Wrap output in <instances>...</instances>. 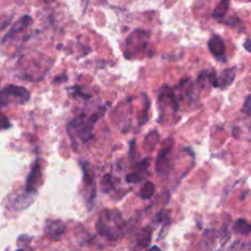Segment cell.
Masks as SVG:
<instances>
[{"mask_svg": "<svg viewBox=\"0 0 251 251\" xmlns=\"http://www.w3.org/2000/svg\"><path fill=\"white\" fill-rule=\"evenodd\" d=\"M126 223L117 210L104 209L101 211L97 223L96 229L100 235L109 240H118L121 238L125 231Z\"/></svg>", "mask_w": 251, "mask_h": 251, "instance_id": "1", "label": "cell"}, {"mask_svg": "<svg viewBox=\"0 0 251 251\" xmlns=\"http://www.w3.org/2000/svg\"><path fill=\"white\" fill-rule=\"evenodd\" d=\"M103 112L104 110L100 109L99 112L93 113L90 117H86L84 113L75 117L67 126V131L69 135L71 136L75 132L83 143L87 142L93 137V126L101 118V116H103Z\"/></svg>", "mask_w": 251, "mask_h": 251, "instance_id": "2", "label": "cell"}, {"mask_svg": "<svg viewBox=\"0 0 251 251\" xmlns=\"http://www.w3.org/2000/svg\"><path fill=\"white\" fill-rule=\"evenodd\" d=\"M30 98L28 90L20 85H8L0 90V105H23L26 103Z\"/></svg>", "mask_w": 251, "mask_h": 251, "instance_id": "3", "label": "cell"}, {"mask_svg": "<svg viewBox=\"0 0 251 251\" xmlns=\"http://www.w3.org/2000/svg\"><path fill=\"white\" fill-rule=\"evenodd\" d=\"M148 38L149 33L147 31L140 28L134 29L126 40V50H125L124 56L127 59H130L132 52H139L140 50H144L147 47Z\"/></svg>", "mask_w": 251, "mask_h": 251, "instance_id": "4", "label": "cell"}, {"mask_svg": "<svg viewBox=\"0 0 251 251\" xmlns=\"http://www.w3.org/2000/svg\"><path fill=\"white\" fill-rule=\"evenodd\" d=\"M82 171H83V181H84V189H85V199L88 205H91L93 200L95 199L96 195V188H95V180H94V174L91 170L88 162H80Z\"/></svg>", "mask_w": 251, "mask_h": 251, "instance_id": "5", "label": "cell"}, {"mask_svg": "<svg viewBox=\"0 0 251 251\" xmlns=\"http://www.w3.org/2000/svg\"><path fill=\"white\" fill-rule=\"evenodd\" d=\"M208 49L210 53L218 60L223 63L226 61V44L222 38V36L218 34H214L210 37L208 40Z\"/></svg>", "mask_w": 251, "mask_h": 251, "instance_id": "6", "label": "cell"}, {"mask_svg": "<svg viewBox=\"0 0 251 251\" xmlns=\"http://www.w3.org/2000/svg\"><path fill=\"white\" fill-rule=\"evenodd\" d=\"M66 226L60 220H47L45 222L44 233L51 240H60L65 233Z\"/></svg>", "mask_w": 251, "mask_h": 251, "instance_id": "7", "label": "cell"}, {"mask_svg": "<svg viewBox=\"0 0 251 251\" xmlns=\"http://www.w3.org/2000/svg\"><path fill=\"white\" fill-rule=\"evenodd\" d=\"M172 144L164 146L158 154V157L156 159V171L160 176L167 174L171 170L172 165L170 160V154L172 151Z\"/></svg>", "mask_w": 251, "mask_h": 251, "instance_id": "8", "label": "cell"}, {"mask_svg": "<svg viewBox=\"0 0 251 251\" xmlns=\"http://www.w3.org/2000/svg\"><path fill=\"white\" fill-rule=\"evenodd\" d=\"M34 197H35V193L27 192L25 190L20 194L12 196L9 204L13 210H23L28 207L33 202Z\"/></svg>", "mask_w": 251, "mask_h": 251, "instance_id": "9", "label": "cell"}, {"mask_svg": "<svg viewBox=\"0 0 251 251\" xmlns=\"http://www.w3.org/2000/svg\"><path fill=\"white\" fill-rule=\"evenodd\" d=\"M32 23V18L30 16H24L22 17L19 21H17L12 27L10 28V30L6 33V35L3 38V43L4 42H8L9 40H11L13 37H15L17 34L23 32L25 29H26Z\"/></svg>", "mask_w": 251, "mask_h": 251, "instance_id": "10", "label": "cell"}, {"mask_svg": "<svg viewBox=\"0 0 251 251\" xmlns=\"http://www.w3.org/2000/svg\"><path fill=\"white\" fill-rule=\"evenodd\" d=\"M149 163L150 161L148 158H144L142 161L137 163L135 165L136 171L126 176V181L130 183H137L145 178L147 176V169L149 167Z\"/></svg>", "mask_w": 251, "mask_h": 251, "instance_id": "11", "label": "cell"}, {"mask_svg": "<svg viewBox=\"0 0 251 251\" xmlns=\"http://www.w3.org/2000/svg\"><path fill=\"white\" fill-rule=\"evenodd\" d=\"M41 176V168H40V162L37 159L36 162L34 163L27 178H26V183H25V190L27 192H33L35 193V189H36V184L39 181Z\"/></svg>", "mask_w": 251, "mask_h": 251, "instance_id": "12", "label": "cell"}, {"mask_svg": "<svg viewBox=\"0 0 251 251\" xmlns=\"http://www.w3.org/2000/svg\"><path fill=\"white\" fill-rule=\"evenodd\" d=\"M235 70H236L235 67L225 69L224 71L221 72L220 76L217 75L218 88L225 89L233 82V80L235 78Z\"/></svg>", "mask_w": 251, "mask_h": 251, "instance_id": "13", "label": "cell"}, {"mask_svg": "<svg viewBox=\"0 0 251 251\" xmlns=\"http://www.w3.org/2000/svg\"><path fill=\"white\" fill-rule=\"evenodd\" d=\"M229 2H230V0H221L217 4V6L215 7V9L212 13L213 18H215L218 21L223 20L226 17V12L229 8Z\"/></svg>", "mask_w": 251, "mask_h": 251, "instance_id": "14", "label": "cell"}, {"mask_svg": "<svg viewBox=\"0 0 251 251\" xmlns=\"http://www.w3.org/2000/svg\"><path fill=\"white\" fill-rule=\"evenodd\" d=\"M233 230L236 233L247 235L251 231V226L245 219H238L233 224Z\"/></svg>", "mask_w": 251, "mask_h": 251, "instance_id": "15", "label": "cell"}, {"mask_svg": "<svg viewBox=\"0 0 251 251\" xmlns=\"http://www.w3.org/2000/svg\"><path fill=\"white\" fill-rule=\"evenodd\" d=\"M115 183H116V178H114L112 175L107 174L101 179V189L103 190V192L107 193L110 191V189L114 188Z\"/></svg>", "mask_w": 251, "mask_h": 251, "instance_id": "16", "label": "cell"}, {"mask_svg": "<svg viewBox=\"0 0 251 251\" xmlns=\"http://www.w3.org/2000/svg\"><path fill=\"white\" fill-rule=\"evenodd\" d=\"M155 192V186L151 181H146L142 186L141 190L139 191V196L142 199H149L153 196Z\"/></svg>", "mask_w": 251, "mask_h": 251, "instance_id": "17", "label": "cell"}, {"mask_svg": "<svg viewBox=\"0 0 251 251\" xmlns=\"http://www.w3.org/2000/svg\"><path fill=\"white\" fill-rule=\"evenodd\" d=\"M250 107H251V105H250V95H247L246 98H245V101L243 103V107H242L241 112L244 113L247 116H250Z\"/></svg>", "mask_w": 251, "mask_h": 251, "instance_id": "18", "label": "cell"}, {"mask_svg": "<svg viewBox=\"0 0 251 251\" xmlns=\"http://www.w3.org/2000/svg\"><path fill=\"white\" fill-rule=\"evenodd\" d=\"M10 17L9 18H5V17H3V18H1L0 19V30L2 29V28H4L7 25H9V23H10Z\"/></svg>", "mask_w": 251, "mask_h": 251, "instance_id": "19", "label": "cell"}, {"mask_svg": "<svg viewBox=\"0 0 251 251\" xmlns=\"http://www.w3.org/2000/svg\"><path fill=\"white\" fill-rule=\"evenodd\" d=\"M68 79V76H67V75L66 74H62V75H60L59 76H57V77H55L54 78V82H59V80L61 81V80H67Z\"/></svg>", "mask_w": 251, "mask_h": 251, "instance_id": "20", "label": "cell"}, {"mask_svg": "<svg viewBox=\"0 0 251 251\" xmlns=\"http://www.w3.org/2000/svg\"><path fill=\"white\" fill-rule=\"evenodd\" d=\"M249 45H250V39H249V38H246V39H245V42H244V47H245V49H246L247 52L250 51Z\"/></svg>", "mask_w": 251, "mask_h": 251, "instance_id": "21", "label": "cell"}, {"mask_svg": "<svg viewBox=\"0 0 251 251\" xmlns=\"http://www.w3.org/2000/svg\"><path fill=\"white\" fill-rule=\"evenodd\" d=\"M45 3H51V2H53V1H55V0H43Z\"/></svg>", "mask_w": 251, "mask_h": 251, "instance_id": "22", "label": "cell"}, {"mask_svg": "<svg viewBox=\"0 0 251 251\" xmlns=\"http://www.w3.org/2000/svg\"><path fill=\"white\" fill-rule=\"evenodd\" d=\"M17 251H25V250H23V249H20V250H17Z\"/></svg>", "mask_w": 251, "mask_h": 251, "instance_id": "23", "label": "cell"}]
</instances>
